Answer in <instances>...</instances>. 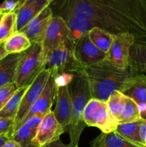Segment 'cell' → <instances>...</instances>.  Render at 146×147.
<instances>
[{"mask_svg":"<svg viewBox=\"0 0 146 147\" xmlns=\"http://www.w3.org/2000/svg\"><path fill=\"white\" fill-rule=\"evenodd\" d=\"M141 119L140 109L139 106L134 100L127 97L126 103L123 112L117 119L119 123H133Z\"/></svg>","mask_w":146,"mask_h":147,"instance_id":"obj_25","label":"cell"},{"mask_svg":"<svg viewBox=\"0 0 146 147\" xmlns=\"http://www.w3.org/2000/svg\"><path fill=\"white\" fill-rule=\"evenodd\" d=\"M129 66L137 73L146 74V40H136L133 45Z\"/></svg>","mask_w":146,"mask_h":147,"instance_id":"obj_18","label":"cell"},{"mask_svg":"<svg viewBox=\"0 0 146 147\" xmlns=\"http://www.w3.org/2000/svg\"><path fill=\"white\" fill-rule=\"evenodd\" d=\"M80 72L88 82L93 98L104 102L113 92L124 91L138 73L130 66L125 70L117 68L107 60L84 66Z\"/></svg>","mask_w":146,"mask_h":147,"instance_id":"obj_2","label":"cell"},{"mask_svg":"<svg viewBox=\"0 0 146 147\" xmlns=\"http://www.w3.org/2000/svg\"><path fill=\"white\" fill-rule=\"evenodd\" d=\"M126 99L127 96H125L122 92L115 91L110 95L106 101L110 113L117 119H118L123 112L126 103Z\"/></svg>","mask_w":146,"mask_h":147,"instance_id":"obj_27","label":"cell"},{"mask_svg":"<svg viewBox=\"0 0 146 147\" xmlns=\"http://www.w3.org/2000/svg\"><path fill=\"white\" fill-rule=\"evenodd\" d=\"M64 129L58 123L52 111L43 118L37 129L33 143L35 147H44L48 144L60 139Z\"/></svg>","mask_w":146,"mask_h":147,"instance_id":"obj_9","label":"cell"},{"mask_svg":"<svg viewBox=\"0 0 146 147\" xmlns=\"http://www.w3.org/2000/svg\"><path fill=\"white\" fill-rule=\"evenodd\" d=\"M49 5L50 0H25L15 11L17 15L16 32L21 31Z\"/></svg>","mask_w":146,"mask_h":147,"instance_id":"obj_14","label":"cell"},{"mask_svg":"<svg viewBox=\"0 0 146 147\" xmlns=\"http://www.w3.org/2000/svg\"><path fill=\"white\" fill-rule=\"evenodd\" d=\"M90 41L103 53H107L113 43L114 34L105 30L95 27L87 32Z\"/></svg>","mask_w":146,"mask_h":147,"instance_id":"obj_20","label":"cell"},{"mask_svg":"<svg viewBox=\"0 0 146 147\" xmlns=\"http://www.w3.org/2000/svg\"><path fill=\"white\" fill-rule=\"evenodd\" d=\"M1 16H0V19H1Z\"/></svg>","mask_w":146,"mask_h":147,"instance_id":"obj_40","label":"cell"},{"mask_svg":"<svg viewBox=\"0 0 146 147\" xmlns=\"http://www.w3.org/2000/svg\"><path fill=\"white\" fill-rule=\"evenodd\" d=\"M17 15L15 11L3 14L0 19V43H4L6 40L16 32Z\"/></svg>","mask_w":146,"mask_h":147,"instance_id":"obj_24","label":"cell"},{"mask_svg":"<svg viewBox=\"0 0 146 147\" xmlns=\"http://www.w3.org/2000/svg\"><path fill=\"white\" fill-rule=\"evenodd\" d=\"M122 93L134 100L139 106L146 105V76L143 73H137Z\"/></svg>","mask_w":146,"mask_h":147,"instance_id":"obj_17","label":"cell"},{"mask_svg":"<svg viewBox=\"0 0 146 147\" xmlns=\"http://www.w3.org/2000/svg\"><path fill=\"white\" fill-rule=\"evenodd\" d=\"M140 137L143 146L146 147V121H143L139 129Z\"/></svg>","mask_w":146,"mask_h":147,"instance_id":"obj_33","label":"cell"},{"mask_svg":"<svg viewBox=\"0 0 146 147\" xmlns=\"http://www.w3.org/2000/svg\"><path fill=\"white\" fill-rule=\"evenodd\" d=\"M53 113L64 131H67L72 119V103L67 86L57 87L56 106Z\"/></svg>","mask_w":146,"mask_h":147,"instance_id":"obj_13","label":"cell"},{"mask_svg":"<svg viewBox=\"0 0 146 147\" xmlns=\"http://www.w3.org/2000/svg\"><path fill=\"white\" fill-rule=\"evenodd\" d=\"M44 69L45 60L42 42L33 43L29 48L21 53L14 82L17 88L29 86Z\"/></svg>","mask_w":146,"mask_h":147,"instance_id":"obj_4","label":"cell"},{"mask_svg":"<svg viewBox=\"0 0 146 147\" xmlns=\"http://www.w3.org/2000/svg\"><path fill=\"white\" fill-rule=\"evenodd\" d=\"M7 55V53L6 52L5 49H4V43H0V60L1 58L6 56Z\"/></svg>","mask_w":146,"mask_h":147,"instance_id":"obj_37","label":"cell"},{"mask_svg":"<svg viewBox=\"0 0 146 147\" xmlns=\"http://www.w3.org/2000/svg\"><path fill=\"white\" fill-rule=\"evenodd\" d=\"M50 75L51 73L50 70L44 69L37 76L34 82L29 86L28 89L21 99L18 113L14 119V132L22 126L23 121L31 107L42 93V90H44L47 84Z\"/></svg>","mask_w":146,"mask_h":147,"instance_id":"obj_7","label":"cell"},{"mask_svg":"<svg viewBox=\"0 0 146 147\" xmlns=\"http://www.w3.org/2000/svg\"><path fill=\"white\" fill-rule=\"evenodd\" d=\"M144 120L127 123H119L115 131L130 143L139 147H144L140 137L139 129Z\"/></svg>","mask_w":146,"mask_h":147,"instance_id":"obj_21","label":"cell"},{"mask_svg":"<svg viewBox=\"0 0 146 147\" xmlns=\"http://www.w3.org/2000/svg\"><path fill=\"white\" fill-rule=\"evenodd\" d=\"M135 41V37L131 33L114 34L113 43L107 53V61L119 69H127L129 67L130 49Z\"/></svg>","mask_w":146,"mask_h":147,"instance_id":"obj_6","label":"cell"},{"mask_svg":"<svg viewBox=\"0 0 146 147\" xmlns=\"http://www.w3.org/2000/svg\"><path fill=\"white\" fill-rule=\"evenodd\" d=\"M2 147H19V146L13 140H9Z\"/></svg>","mask_w":146,"mask_h":147,"instance_id":"obj_36","label":"cell"},{"mask_svg":"<svg viewBox=\"0 0 146 147\" xmlns=\"http://www.w3.org/2000/svg\"><path fill=\"white\" fill-rule=\"evenodd\" d=\"M9 140H10L9 138L6 137V136H1V135H0V147H2L4 144H5L6 142H8Z\"/></svg>","mask_w":146,"mask_h":147,"instance_id":"obj_38","label":"cell"},{"mask_svg":"<svg viewBox=\"0 0 146 147\" xmlns=\"http://www.w3.org/2000/svg\"><path fill=\"white\" fill-rule=\"evenodd\" d=\"M28 88L29 86H26L17 89V91L7 102V104L3 107L1 110H0V118L14 119V120L15 119L18 113L21 99Z\"/></svg>","mask_w":146,"mask_h":147,"instance_id":"obj_23","label":"cell"},{"mask_svg":"<svg viewBox=\"0 0 146 147\" xmlns=\"http://www.w3.org/2000/svg\"><path fill=\"white\" fill-rule=\"evenodd\" d=\"M49 6L53 15L88 19L94 27L146 40V0H50Z\"/></svg>","mask_w":146,"mask_h":147,"instance_id":"obj_1","label":"cell"},{"mask_svg":"<svg viewBox=\"0 0 146 147\" xmlns=\"http://www.w3.org/2000/svg\"><path fill=\"white\" fill-rule=\"evenodd\" d=\"M90 147H139L125 139L115 131L101 133L91 142Z\"/></svg>","mask_w":146,"mask_h":147,"instance_id":"obj_19","label":"cell"},{"mask_svg":"<svg viewBox=\"0 0 146 147\" xmlns=\"http://www.w3.org/2000/svg\"><path fill=\"white\" fill-rule=\"evenodd\" d=\"M44 116H41V115H37V116H34L24 122L23 125H25L26 126L31 129H38L39 126L41 123L42 121L43 118Z\"/></svg>","mask_w":146,"mask_h":147,"instance_id":"obj_32","label":"cell"},{"mask_svg":"<svg viewBox=\"0 0 146 147\" xmlns=\"http://www.w3.org/2000/svg\"><path fill=\"white\" fill-rule=\"evenodd\" d=\"M52 17L53 12L48 6L19 32L27 36L31 44L42 42Z\"/></svg>","mask_w":146,"mask_h":147,"instance_id":"obj_11","label":"cell"},{"mask_svg":"<svg viewBox=\"0 0 146 147\" xmlns=\"http://www.w3.org/2000/svg\"><path fill=\"white\" fill-rule=\"evenodd\" d=\"M21 53L7 54L0 60V87L14 83Z\"/></svg>","mask_w":146,"mask_h":147,"instance_id":"obj_16","label":"cell"},{"mask_svg":"<svg viewBox=\"0 0 146 147\" xmlns=\"http://www.w3.org/2000/svg\"><path fill=\"white\" fill-rule=\"evenodd\" d=\"M100 102V100L92 98L86 105L84 112H83V121L86 126H92L93 116H94V112H95Z\"/></svg>","mask_w":146,"mask_h":147,"instance_id":"obj_28","label":"cell"},{"mask_svg":"<svg viewBox=\"0 0 146 147\" xmlns=\"http://www.w3.org/2000/svg\"><path fill=\"white\" fill-rule=\"evenodd\" d=\"M81 65L74 53V45L70 39L62 43L49 54L45 60V69L52 76L64 73H80Z\"/></svg>","mask_w":146,"mask_h":147,"instance_id":"obj_5","label":"cell"},{"mask_svg":"<svg viewBox=\"0 0 146 147\" xmlns=\"http://www.w3.org/2000/svg\"><path fill=\"white\" fill-rule=\"evenodd\" d=\"M44 147H79V146H74L72 144H64L60 139H57V140L54 141V142H51V143L48 144L47 145L44 146Z\"/></svg>","mask_w":146,"mask_h":147,"instance_id":"obj_34","label":"cell"},{"mask_svg":"<svg viewBox=\"0 0 146 147\" xmlns=\"http://www.w3.org/2000/svg\"><path fill=\"white\" fill-rule=\"evenodd\" d=\"M119 121L109 111L106 102L100 100L92 118V126L97 127L102 133L107 134L115 131Z\"/></svg>","mask_w":146,"mask_h":147,"instance_id":"obj_15","label":"cell"},{"mask_svg":"<svg viewBox=\"0 0 146 147\" xmlns=\"http://www.w3.org/2000/svg\"><path fill=\"white\" fill-rule=\"evenodd\" d=\"M37 129H31L22 125L13 134L11 140L17 144L19 147H35L33 143L37 134Z\"/></svg>","mask_w":146,"mask_h":147,"instance_id":"obj_26","label":"cell"},{"mask_svg":"<svg viewBox=\"0 0 146 147\" xmlns=\"http://www.w3.org/2000/svg\"><path fill=\"white\" fill-rule=\"evenodd\" d=\"M31 45L27 36L21 32H16L4 42V49L7 54L21 53Z\"/></svg>","mask_w":146,"mask_h":147,"instance_id":"obj_22","label":"cell"},{"mask_svg":"<svg viewBox=\"0 0 146 147\" xmlns=\"http://www.w3.org/2000/svg\"><path fill=\"white\" fill-rule=\"evenodd\" d=\"M17 89L15 83L7 84L0 87V110L7 104Z\"/></svg>","mask_w":146,"mask_h":147,"instance_id":"obj_29","label":"cell"},{"mask_svg":"<svg viewBox=\"0 0 146 147\" xmlns=\"http://www.w3.org/2000/svg\"><path fill=\"white\" fill-rule=\"evenodd\" d=\"M67 88L71 99L72 119L67 131L70 134V144L79 146L80 136L86 126L83 112L92 96L88 82L81 72L74 75Z\"/></svg>","mask_w":146,"mask_h":147,"instance_id":"obj_3","label":"cell"},{"mask_svg":"<svg viewBox=\"0 0 146 147\" xmlns=\"http://www.w3.org/2000/svg\"><path fill=\"white\" fill-rule=\"evenodd\" d=\"M21 5L19 2L11 1V0H4L1 4H0V9L2 10L4 14L7 12H13L15 11Z\"/></svg>","mask_w":146,"mask_h":147,"instance_id":"obj_31","label":"cell"},{"mask_svg":"<svg viewBox=\"0 0 146 147\" xmlns=\"http://www.w3.org/2000/svg\"><path fill=\"white\" fill-rule=\"evenodd\" d=\"M70 29L62 17L53 15L42 42L44 60L52 51L70 39Z\"/></svg>","mask_w":146,"mask_h":147,"instance_id":"obj_8","label":"cell"},{"mask_svg":"<svg viewBox=\"0 0 146 147\" xmlns=\"http://www.w3.org/2000/svg\"><path fill=\"white\" fill-rule=\"evenodd\" d=\"M11 1H17V2H19V3L20 4H22L24 2V1H25V0H11Z\"/></svg>","mask_w":146,"mask_h":147,"instance_id":"obj_39","label":"cell"},{"mask_svg":"<svg viewBox=\"0 0 146 147\" xmlns=\"http://www.w3.org/2000/svg\"><path fill=\"white\" fill-rule=\"evenodd\" d=\"M74 53L77 60L82 67L107 60V53L102 52L93 45L87 33L81 36L75 42Z\"/></svg>","mask_w":146,"mask_h":147,"instance_id":"obj_10","label":"cell"},{"mask_svg":"<svg viewBox=\"0 0 146 147\" xmlns=\"http://www.w3.org/2000/svg\"><path fill=\"white\" fill-rule=\"evenodd\" d=\"M14 133V119L0 118V135L6 136L11 140Z\"/></svg>","mask_w":146,"mask_h":147,"instance_id":"obj_30","label":"cell"},{"mask_svg":"<svg viewBox=\"0 0 146 147\" xmlns=\"http://www.w3.org/2000/svg\"><path fill=\"white\" fill-rule=\"evenodd\" d=\"M56 92H57V86L54 83V77L50 75L47 84L44 90H42V93L37 98L35 103L32 105L29 111L28 112L27 116L24 119L23 123L32 116L37 115L45 116L47 113L52 111L51 108L56 98Z\"/></svg>","mask_w":146,"mask_h":147,"instance_id":"obj_12","label":"cell"},{"mask_svg":"<svg viewBox=\"0 0 146 147\" xmlns=\"http://www.w3.org/2000/svg\"><path fill=\"white\" fill-rule=\"evenodd\" d=\"M140 109V116L143 120L146 121V105H142L139 106Z\"/></svg>","mask_w":146,"mask_h":147,"instance_id":"obj_35","label":"cell"}]
</instances>
